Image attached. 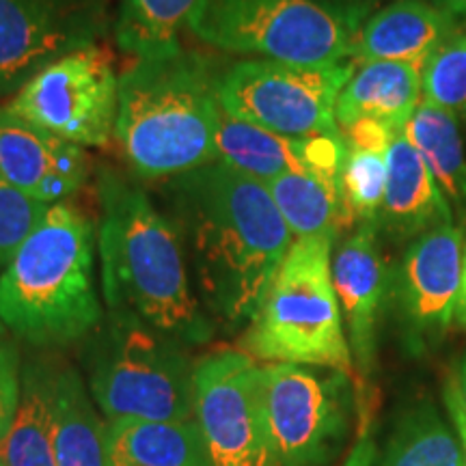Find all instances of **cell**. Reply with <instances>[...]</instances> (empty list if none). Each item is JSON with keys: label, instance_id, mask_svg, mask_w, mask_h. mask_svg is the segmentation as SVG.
I'll return each mask as SVG.
<instances>
[{"label": "cell", "instance_id": "cell-22", "mask_svg": "<svg viewBox=\"0 0 466 466\" xmlns=\"http://www.w3.org/2000/svg\"><path fill=\"white\" fill-rule=\"evenodd\" d=\"M404 137L421 154L451 212L466 223V156L458 116L421 100L408 119Z\"/></svg>", "mask_w": 466, "mask_h": 466}, {"label": "cell", "instance_id": "cell-10", "mask_svg": "<svg viewBox=\"0 0 466 466\" xmlns=\"http://www.w3.org/2000/svg\"><path fill=\"white\" fill-rule=\"evenodd\" d=\"M113 52L96 44L44 67L7 104L28 124L78 147L110 143L119 110Z\"/></svg>", "mask_w": 466, "mask_h": 466}, {"label": "cell", "instance_id": "cell-3", "mask_svg": "<svg viewBox=\"0 0 466 466\" xmlns=\"http://www.w3.org/2000/svg\"><path fill=\"white\" fill-rule=\"evenodd\" d=\"M96 227L72 203L48 208L0 272V319L39 348L86 339L102 324Z\"/></svg>", "mask_w": 466, "mask_h": 466}, {"label": "cell", "instance_id": "cell-7", "mask_svg": "<svg viewBox=\"0 0 466 466\" xmlns=\"http://www.w3.org/2000/svg\"><path fill=\"white\" fill-rule=\"evenodd\" d=\"M188 28L217 50L309 67L341 66L359 33L330 0H195Z\"/></svg>", "mask_w": 466, "mask_h": 466}, {"label": "cell", "instance_id": "cell-35", "mask_svg": "<svg viewBox=\"0 0 466 466\" xmlns=\"http://www.w3.org/2000/svg\"><path fill=\"white\" fill-rule=\"evenodd\" d=\"M441 9H445L450 15H464L466 17V0H439Z\"/></svg>", "mask_w": 466, "mask_h": 466}, {"label": "cell", "instance_id": "cell-6", "mask_svg": "<svg viewBox=\"0 0 466 466\" xmlns=\"http://www.w3.org/2000/svg\"><path fill=\"white\" fill-rule=\"evenodd\" d=\"M86 339L89 391L108 421L195 419V365L184 343L119 313H106Z\"/></svg>", "mask_w": 466, "mask_h": 466}, {"label": "cell", "instance_id": "cell-14", "mask_svg": "<svg viewBox=\"0 0 466 466\" xmlns=\"http://www.w3.org/2000/svg\"><path fill=\"white\" fill-rule=\"evenodd\" d=\"M217 160L261 184L285 173H313L341 182L343 137H285L227 115L220 106Z\"/></svg>", "mask_w": 466, "mask_h": 466}, {"label": "cell", "instance_id": "cell-9", "mask_svg": "<svg viewBox=\"0 0 466 466\" xmlns=\"http://www.w3.org/2000/svg\"><path fill=\"white\" fill-rule=\"evenodd\" d=\"M354 66L309 67L270 58L240 61L220 76L227 115L285 137H339L337 97Z\"/></svg>", "mask_w": 466, "mask_h": 466}, {"label": "cell", "instance_id": "cell-12", "mask_svg": "<svg viewBox=\"0 0 466 466\" xmlns=\"http://www.w3.org/2000/svg\"><path fill=\"white\" fill-rule=\"evenodd\" d=\"M108 0H0V96L106 37Z\"/></svg>", "mask_w": 466, "mask_h": 466}, {"label": "cell", "instance_id": "cell-30", "mask_svg": "<svg viewBox=\"0 0 466 466\" xmlns=\"http://www.w3.org/2000/svg\"><path fill=\"white\" fill-rule=\"evenodd\" d=\"M22 398L20 357L14 346H0V439L14 421Z\"/></svg>", "mask_w": 466, "mask_h": 466}, {"label": "cell", "instance_id": "cell-24", "mask_svg": "<svg viewBox=\"0 0 466 466\" xmlns=\"http://www.w3.org/2000/svg\"><path fill=\"white\" fill-rule=\"evenodd\" d=\"M289 231L299 238H330L354 227L341 182L313 173H285L266 184Z\"/></svg>", "mask_w": 466, "mask_h": 466}, {"label": "cell", "instance_id": "cell-28", "mask_svg": "<svg viewBox=\"0 0 466 466\" xmlns=\"http://www.w3.org/2000/svg\"><path fill=\"white\" fill-rule=\"evenodd\" d=\"M423 100L466 121V31H456L421 72Z\"/></svg>", "mask_w": 466, "mask_h": 466}, {"label": "cell", "instance_id": "cell-25", "mask_svg": "<svg viewBox=\"0 0 466 466\" xmlns=\"http://www.w3.org/2000/svg\"><path fill=\"white\" fill-rule=\"evenodd\" d=\"M195 0H119L115 42L134 61H158L182 52L184 25L188 26Z\"/></svg>", "mask_w": 466, "mask_h": 466}, {"label": "cell", "instance_id": "cell-34", "mask_svg": "<svg viewBox=\"0 0 466 466\" xmlns=\"http://www.w3.org/2000/svg\"><path fill=\"white\" fill-rule=\"evenodd\" d=\"M456 319L460 326L466 329V242H464V258H462V283H460V299L456 309Z\"/></svg>", "mask_w": 466, "mask_h": 466}, {"label": "cell", "instance_id": "cell-36", "mask_svg": "<svg viewBox=\"0 0 466 466\" xmlns=\"http://www.w3.org/2000/svg\"><path fill=\"white\" fill-rule=\"evenodd\" d=\"M5 330H7V326H5L3 319H0V341L5 339ZM0 346H3V343H0Z\"/></svg>", "mask_w": 466, "mask_h": 466}, {"label": "cell", "instance_id": "cell-20", "mask_svg": "<svg viewBox=\"0 0 466 466\" xmlns=\"http://www.w3.org/2000/svg\"><path fill=\"white\" fill-rule=\"evenodd\" d=\"M106 445L110 466H214L197 419H110Z\"/></svg>", "mask_w": 466, "mask_h": 466}, {"label": "cell", "instance_id": "cell-5", "mask_svg": "<svg viewBox=\"0 0 466 466\" xmlns=\"http://www.w3.org/2000/svg\"><path fill=\"white\" fill-rule=\"evenodd\" d=\"M333 240L299 238L268 285L242 337L244 352L268 363L354 374L346 326L333 285Z\"/></svg>", "mask_w": 466, "mask_h": 466}, {"label": "cell", "instance_id": "cell-15", "mask_svg": "<svg viewBox=\"0 0 466 466\" xmlns=\"http://www.w3.org/2000/svg\"><path fill=\"white\" fill-rule=\"evenodd\" d=\"M0 177L33 199L66 203L89 177L85 149L0 106Z\"/></svg>", "mask_w": 466, "mask_h": 466}, {"label": "cell", "instance_id": "cell-27", "mask_svg": "<svg viewBox=\"0 0 466 466\" xmlns=\"http://www.w3.org/2000/svg\"><path fill=\"white\" fill-rule=\"evenodd\" d=\"M387 154L389 147L346 143L341 192L354 225L378 223L387 186Z\"/></svg>", "mask_w": 466, "mask_h": 466}, {"label": "cell", "instance_id": "cell-2", "mask_svg": "<svg viewBox=\"0 0 466 466\" xmlns=\"http://www.w3.org/2000/svg\"><path fill=\"white\" fill-rule=\"evenodd\" d=\"M97 253L108 313L138 319L184 346L212 337L177 229L147 192L116 173L100 179Z\"/></svg>", "mask_w": 466, "mask_h": 466}, {"label": "cell", "instance_id": "cell-26", "mask_svg": "<svg viewBox=\"0 0 466 466\" xmlns=\"http://www.w3.org/2000/svg\"><path fill=\"white\" fill-rule=\"evenodd\" d=\"M380 466H466L456 430L432 404H421L400 419Z\"/></svg>", "mask_w": 466, "mask_h": 466}, {"label": "cell", "instance_id": "cell-13", "mask_svg": "<svg viewBox=\"0 0 466 466\" xmlns=\"http://www.w3.org/2000/svg\"><path fill=\"white\" fill-rule=\"evenodd\" d=\"M462 258L464 233L453 223L423 233L406 250L395 296L410 341L441 337L456 319Z\"/></svg>", "mask_w": 466, "mask_h": 466}, {"label": "cell", "instance_id": "cell-31", "mask_svg": "<svg viewBox=\"0 0 466 466\" xmlns=\"http://www.w3.org/2000/svg\"><path fill=\"white\" fill-rule=\"evenodd\" d=\"M376 460V442L371 439L370 432V419H363V425H360V434L354 447L350 450L348 458L343 460L341 466H374Z\"/></svg>", "mask_w": 466, "mask_h": 466}, {"label": "cell", "instance_id": "cell-17", "mask_svg": "<svg viewBox=\"0 0 466 466\" xmlns=\"http://www.w3.org/2000/svg\"><path fill=\"white\" fill-rule=\"evenodd\" d=\"M458 31L456 17L423 0H395L360 26L352 46L357 63L393 61L421 69Z\"/></svg>", "mask_w": 466, "mask_h": 466}, {"label": "cell", "instance_id": "cell-23", "mask_svg": "<svg viewBox=\"0 0 466 466\" xmlns=\"http://www.w3.org/2000/svg\"><path fill=\"white\" fill-rule=\"evenodd\" d=\"M55 460L56 466H110L106 423L100 421L83 378L72 367L56 370Z\"/></svg>", "mask_w": 466, "mask_h": 466}, {"label": "cell", "instance_id": "cell-18", "mask_svg": "<svg viewBox=\"0 0 466 466\" xmlns=\"http://www.w3.org/2000/svg\"><path fill=\"white\" fill-rule=\"evenodd\" d=\"M453 223V212L421 154L408 143L404 132L393 137L387 154V186L378 229L395 240L417 238Z\"/></svg>", "mask_w": 466, "mask_h": 466}, {"label": "cell", "instance_id": "cell-33", "mask_svg": "<svg viewBox=\"0 0 466 466\" xmlns=\"http://www.w3.org/2000/svg\"><path fill=\"white\" fill-rule=\"evenodd\" d=\"M445 404H447V410H450V415H451L453 430H456L460 445H462L464 462H466V410L458 404L456 400L451 398V395H447V393H445Z\"/></svg>", "mask_w": 466, "mask_h": 466}, {"label": "cell", "instance_id": "cell-11", "mask_svg": "<svg viewBox=\"0 0 466 466\" xmlns=\"http://www.w3.org/2000/svg\"><path fill=\"white\" fill-rule=\"evenodd\" d=\"M259 370L244 350H217L195 363V419L214 466H270Z\"/></svg>", "mask_w": 466, "mask_h": 466}, {"label": "cell", "instance_id": "cell-1", "mask_svg": "<svg viewBox=\"0 0 466 466\" xmlns=\"http://www.w3.org/2000/svg\"><path fill=\"white\" fill-rule=\"evenodd\" d=\"M156 195L199 300L225 324L250 322L294 244L268 186L214 160L160 179Z\"/></svg>", "mask_w": 466, "mask_h": 466}, {"label": "cell", "instance_id": "cell-4", "mask_svg": "<svg viewBox=\"0 0 466 466\" xmlns=\"http://www.w3.org/2000/svg\"><path fill=\"white\" fill-rule=\"evenodd\" d=\"M220 76L188 50L119 76L115 137L134 173L160 182L217 160Z\"/></svg>", "mask_w": 466, "mask_h": 466}, {"label": "cell", "instance_id": "cell-32", "mask_svg": "<svg viewBox=\"0 0 466 466\" xmlns=\"http://www.w3.org/2000/svg\"><path fill=\"white\" fill-rule=\"evenodd\" d=\"M445 393L451 395V398L456 400L458 404L466 410V354H464V359L458 363L456 370H453L450 380H447Z\"/></svg>", "mask_w": 466, "mask_h": 466}, {"label": "cell", "instance_id": "cell-21", "mask_svg": "<svg viewBox=\"0 0 466 466\" xmlns=\"http://www.w3.org/2000/svg\"><path fill=\"white\" fill-rule=\"evenodd\" d=\"M55 380L56 370L46 363H33L25 370L20 406L0 439L3 466H56Z\"/></svg>", "mask_w": 466, "mask_h": 466}, {"label": "cell", "instance_id": "cell-16", "mask_svg": "<svg viewBox=\"0 0 466 466\" xmlns=\"http://www.w3.org/2000/svg\"><path fill=\"white\" fill-rule=\"evenodd\" d=\"M333 285L359 374L376 360V330L389 288V272L378 247V225L360 223L333 255Z\"/></svg>", "mask_w": 466, "mask_h": 466}, {"label": "cell", "instance_id": "cell-8", "mask_svg": "<svg viewBox=\"0 0 466 466\" xmlns=\"http://www.w3.org/2000/svg\"><path fill=\"white\" fill-rule=\"evenodd\" d=\"M348 378L305 365H261V415L270 466L333 462L350 425Z\"/></svg>", "mask_w": 466, "mask_h": 466}, {"label": "cell", "instance_id": "cell-37", "mask_svg": "<svg viewBox=\"0 0 466 466\" xmlns=\"http://www.w3.org/2000/svg\"><path fill=\"white\" fill-rule=\"evenodd\" d=\"M0 466H3V464H0Z\"/></svg>", "mask_w": 466, "mask_h": 466}, {"label": "cell", "instance_id": "cell-19", "mask_svg": "<svg viewBox=\"0 0 466 466\" xmlns=\"http://www.w3.org/2000/svg\"><path fill=\"white\" fill-rule=\"evenodd\" d=\"M421 93V69L393 61L363 63L337 97V124L343 130L360 119H374L393 132H404Z\"/></svg>", "mask_w": 466, "mask_h": 466}, {"label": "cell", "instance_id": "cell-29", "mask_svg": "<svg viewBox=\"0 0 466 466\" xmlns=\"http://www.w3.org/2000/svg\"><path fill=\"white\" fill-rule=\"evenodd\" d=\"M48 208V203L33 199L0 177V272L35 227L42 223Z\"/></svg>", "mask_w": 466, "mask_h": 466}]
</instances>
